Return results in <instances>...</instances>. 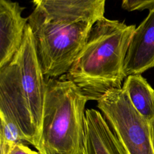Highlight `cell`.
I'll use <instances>...</instances> for the list:
<instances>
[{"label": "cell", "mask_w": 154, "mask_h": 154, "mask_svg": "<svg viewBox=\"0 0 154 154\" xmlns=\"http://www.w3.org/2000/svg\"><path fill=\"white\" fill-rule=\"evenodd\" d=\"M135 25L105 17L92 26L86 43L67 73L88 100L97 101L108 90L122 88L127 77L124 63Z\"/></svg>", "instance_id": "6da1fadb"}, {"label": "cell", "mask_w": 154, "mask_h": 154, "mask_svg": "<svg viewBox=\"0 0 154 154\" xmlns=\"http://www.w3.org/2000/svg\"><path fill=\"white\" fill-rule=\"evenodd\" d=\"M45 76L28 23L19 49L8 64L0 68V114L14 122L25 141L35 149L41 134Z\"/></svg>", "instance_id": "7a4b0ae2"}, {"label": "cell", "mask_w": 154, "mask_h": 154, "mask_svg": "<svg viewBox=\"0 0 154 154\" xmlns=\"http://www.w3.org/2000/svg\"><path fill=\"white\" fill-rule=\"evenodd\" d=\"M88 99L63 76L46 78L39 154H83Z\"/></svg>", "instance_id": "3957f363"}, {"label": "cell", "mask_w": 154, "mask_h": 154, "mask_svg": "<svg viewBox=\"0 0 154 154\" xmlns=\"http://www.w3.org/2000/svg\"><path fill=\"white\" fill-rule=\"evenodd\" d=\"M28 18L45 77L57 78L66 74L84 46L94 24L49 21L35 8Z\"/></svg>", "instance_id": "277c9868"}, {"label": "cell", "mask_w": 154, "mask_h": 154, "mask_svg": "<svg viewBox=\"0 0 154 154\" xmlns=\"http://www.w3.org/2000/svg\"><path fill=\"white\" fill-rule=\"evenodd\" d=\"M97 102L127 154H154L149 122L134 108L122 87L108 90Z\"/></svg>", "instance_id": "5b68a950"}, {"label": "cell", "mask_w": 154, "mask_h": 154, "mask_svg": "<svg viewBox=\"0 0 154 154\" xmlns=\"http://www.w3.org/2000/svg\"><path fill=\"white\" fill-rule=\"evenodd\" d=\"M35 9L49 21L94 24L104 17L106 0H30Z\"/></svg>", "instance_id": "8992f818"}, {"label": "cell", "mask_w": 154, "mask_h": 154, "mask_svg": "<svg viewBox=\"0 0 154 154\" xmlns=\"http://www.w3.org/2000/svg\"><path fill=\"white\" fill-rule=\"evenodd\" d=\"M17 2L0 0V68L8 64L19 49L28 18Z\"/></svg>", "instance_id": "52a82bcc"}, {"label": "cell", "mask_w": 154, "mask_h": 154, "mask_svg": "<svg viewBox=\"0 0 154 154\" xmlns=\"http://www.w3.org/2000/svg\"><path fill=\"white\" fill-rule=\"evenodd\" d=\"M154 67V8L136 28L125 60L126 76L141 75Z\"/></svg>", "instance_id": "ba28073f"}, {"label": "cell", "mask_w": 154, "mask_h": 154, "mask_svg": "<svg viewBox=\"0 0 154 154\" xmlns=\"http://www.w3.org/2000/svg\"><path fill=\"white\" fill-rule=\"evenodd\" d=\"M83 154H127L100 111L85 110Z\"/></svg>", "instance_id": "9c48e42d"}, {"label": "cell", "mask_w": 154, "mask_h": 154, "mask_svg": "<svg viewBox=\"0 0 154 154\" xmlns=\"http://www.w3.org/2000/svg\"><path fill=\"white\" fill-rule=\"evenodd\" d=\"M122 88L137 111L148 122L154 118V90L141 75L128 76Z\"/></svg>", "instance_id": "30bf717a"}, {"label": "cell", "mask_w": 154, "mask_h": 154, "mask_svg": "<svg viewBox=\"0 0 154 154\" xmlns=\"http://www.w3.org/2000/svg\"><path fill=\"white\" fill-rule=\"evenodd\" d=\"M0 140L13 144L25 141L23 134L14 122L2 114H0Z\"/></svg>", "instance_id": "8fae6325"}, {"label": "cell", "mask_w": 154, "mask_h": 154, "mask_svg": "<svg viewBox=\"0 0 154 154\" xmlns=\"http://www.w3.org/2000/svg\"><path fill=\"white\" fill-rule=\"evenodd\" d=\"M122 6L129 11L150 10L154 8V0H122Z\"/></svg>", "instance_id": "7c38bea8"}, {"label": "cell", "mask_w": 154, "mask_h": 154, "mask_svg": "<svg viewBox=\"0 0 154 154\" xmlns=\"http://www.w3.org/2000/svg\"><path fill=\"white\" fill-rule=\"evenodd\" d=\"M34 151L22 143L16 144L13 147L10 154H33Z\"/></svg>", "instance_id": "4fadbf2b"}, {"label": "cell", "mask_w": 154, "mask_h": 154, "mask_svg": "<svg viewBox=\"0 0 154 154\" xmlns=\"http://www.w3.org/2000/svg\"><path fill=\"white\" fill-rule=\"evenodd\" d=\"M16 144H10L4 140H0V154H10L13 147Z\"/></svg>", "instance_id": "5bb4252c"}, {"label": "cell", "mask_w": 154, "mask_h": 154, "mask_svg": "<svg viewBox=\"0 0 154 154\" xmlns=\"http://www.w3.org/2000/svg\"><path fill=\"white\" fill-rule=\"evenodd\" d=\"M149 129H150V134L151 137V141L152 144V147L154 152V118L149 122Z\"/></svg>", "instance_id": "9a60e30c"}]
</instances>
